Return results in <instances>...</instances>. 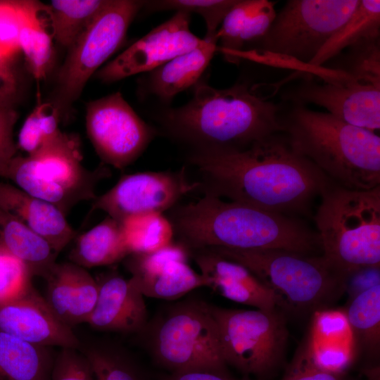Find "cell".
I'll list each match as a JSON object with an SVG mask.
<instances>
[{
  "mask_svg": "<svg viewBox=\"0 0 380 380\" xmlns=\"http://www.w3.org/2000/svg\"><path fill=\"white\" fill-rule=\"evenodd\" d=\"M167 217L178 242L189 252L280 249L312 255L322 250L318 234L298 220L211 195L178 203Z\"/></svg>",
  "mask_w": 380,
  "mask_h": 380,
  "instance_id": "cell-2",
  "label": "cell"
},
{
  "mask_svg": "<svg viewBox=\"0 0 380 380\" xmlns=\"http://www.w3.org/2000/svg\"><path fill=\"white\" fill-rule=\"evenodd\" d=\"M56 353L0 331V380H50Z\"/></svg>",
  "mask_w": 380,
  "mask_h": 380,
  "instance_id": "cell-25",
  "label": "cell"
},
{
  "mask_svg": "<svg viewBox=\"0 0 380 380\" xmlns=\"http://www.w3.org/2000/svg\"><path fill=\"white\" fill-rule=\"evenodd\" d=\"M32 277L23 261L0 246V302L22 295L33 285Z\"/></svg>",
  "mask_w": 380,
  "mask_h": 380,
  "instance_id": "cell-36",
  "label": "cell"
},
{
  "mask_svg": "<svg viewBox=\"0 0 380 380\" xmlns=\"http://www.w3.org/2000/svg\"><path fill=\"white\" fill-rule=\"evenodd\" d=\"M46 303L70 328L87 323L95 306L99 284L87 269L72 262H56L47 275Z\"/></svg>",
  "mask_w": 380,
  "mask_h": 380,
  "instance_id": "cell-20",
  "label": "cell"
},
{
  "mask_svg": "<svg viewBox=\"0 0 380 380\" xmlns=\"http://www.w3.org/2000/svg\"><path fill=\"white\" fill-rule=\"evenodd\" d=\"M86 128L102 163L120 170L135 161L156 134L120 92L87 104Z\"/></svg>",
  "mask_w": 380,
  "mask_h": 380,
  "instance_id": "cell-12",
  "label": "cell"
},
{
  "mask_svg": "<svg viewBox=\"0 0 380 380\" xmlns=\"http://www.w3.org/2000/svg\"><path fill=\"white\" fill-rule=\"evenodd\" d=\"M345 312L358 350L376 358L380 346V284L351 298Z\"/></svg>",
  "mask_w": 380,
  "mask_h": 380,
  "instance_id": "cell-31",
  "label": "cell"
},
{
  "mask_svg": "<svg viewBox=\"0 0 380 380\" xmlns=\"http://www.w3.org/2000/svg\"><path fill=\"white\" fill-rule=\"evenodd\" d=\"M161 380H253L249 376L235 379L229 372L208 369H193L170 372Z\"/></svg>",
  "mask_w": 380,
  "mask_h": 380,
  "instance_id": "cell-42",
  "label": "cell"
},
{
  "mask_svg": "<svg viewBox=\"0 0 380 380\" xmlns=\"http://www.w3.org/2000/svg\"><path fill=\"white\" fill-rule=\"evenodd\" d=\"M108 0H53L46 6L52 37L68 49Z\"/></svg>",
  "mask_w": 380,
  "mask_h": 380,
  "instance_id": "cell-30",
  "label": "cell"
},
{
  "mask_svg": "<svg viewBox=\"0 0 380 380\" xmlns=\"http://www.w3.org/2000/svg\"><path fill=\"white\" fill-rule=\"evenodd\" d=\"M198 187V182L190 180L185 167L176 171L125 175L113 187L96 196L91 212L104 211L119 222L136 215L163 213Z\"/></svg>",
  "mask_w": 380,
  "mask_h": 380,
  "instance_id": "cell-13",
  "label": "cell"
},
{
  "mask_svg": "<svg viewBox=\"0 0 380 380\" xmlns=\"http://www.w3.org/2000/svg\"><path fill=\"white\" fill-rule=\"evenodd\" d=\"M248 269L272 291L277 308L298 315L330 308L346 291L348 277L322 256L286 250L205 249Z\"/></svg>",
  "mask_w": 380,
  "mask_h": 380,
  "instance_id": "cell-5",
  "label": "cell"
},
{
  "mask_svg": "<svg viewBox=\"0 0 380 380\" xmlns=\"http://www.w3.org/2000/svg\"><path fill=\"white\" fill-rule=\"evenodd\" d=\"M0 209L44 238L58 254L76 233L55 205L0 181Z\"/></svg>",
  "mask_w": 380,
  "mask_h": 380,
  "instance_id": "cell-22",
  "label": "cell"
},
{
  "mask_svg": "<svg viewBox=\"0 0 380 380\" xmlns=\"http://www.w3.org/2000/svg\"><path fill=\"white\" fill-rule=\"evenodd\" d=\"M96 280L97 300L87 324L100 331H143L147 325V310L144 296L134 280L115 272Z\"/></svg>",
  "mask_w": 380,
  "mask_h": 380,
  "instance_id": "cell-18",
  "label": "cell"
},
{
  "mask_svg": "<svg viewBox=\"0 0 380 380\" xmlns=\"http://www.w3.org/2000/svg\"><path fill=\"white\" fill-rule=\"evenodd\" d=\"M87 358L94 380H146L136 363L122 353L101 346L80 349Z\"/></svg>",
  "mask_w": 380,
  "mask_h": 380,
  "instance_id": "cell-33",
  "label": "cell"
},
{
  "mask_svg": "<svg viewBox=\"0 0 380 380\" xmlns=\"http://www.w3.org/2000/svg\"><path fill=\"white\" fill-rule=\"evenodd\" d=\"M23 20L21 0H0V49L16 55Z\"/></svg>",
  "mask_w": 380,
  "mask_h": 380,
  "instance_id": "cell-38",
  "label": "cell"
},
{
  "mask_svg": "<svg viewBox=\"0 0 380 380\" xmlns=\"http://www.w3.org/2000/svg\"><path fill=\"white\" fill-rule=\"evenodd\" d=\"M322 256L348 277L379 268L380 186L353 190L331 184L315 216Z\"/></svg>",
  "mask_w": 380,
  "mask_h": 380,
  "instance_id": "cell-6",
  "label": "cell"
},
{
  "mask_svg": "<svg viewBox=\"0 0 380 380\" xmlns=\"http://www.w3.org/2000/svg\"><path fill=\"white\" fill-rule=\"evenodd\" d=\"M150 347L155 361L170 372L193 369L228 372L210 305L200 300L169 308L152 329Z\"/></svg>",
  "mask_w": 380,
  "mask_h": 380,
  "instance_id": "cell-7",
  "label": "cell"
},
{
  "mask_svg": "<svg viewBox=\"0 0 380 380\" xmlns=\"http://www.w3.org/2000/svg\"><path fill=\"white\" fill-rule=\"evenodd\" d=\"M281 110L246 83L218 89L198 82L191 101L167 110L163 122L170 134L191 145L193 152L244 149L283 132Z\"/></svg>",
  "mask_w": 380,
  "mask_h": 380,
  "instance_id": "cell-3",
  "label": "cell"
},
{
  "mask_svg": "<svg viewBox=\"0 0 380 380\" xmlns=\"http://www.w3.org/2000/svg\"><path fill=\"white\" fill-rule=\"evenodd\" d=\"M284 134L244 149L192 152L187 160L198 175L197 191L284 215L305 212L331 182Z\"/></svg>",
  "mask_w": 380,
  "mask_h": 380,
  "instance_id": "cell-1",
  "label": "cell"
},
{
  "mask_svg": "<svg viewBox=\"0 0 380 380\" xmlns=\"http://www.w3.org/2000/svg\"><path fill=\"white\" fill-rule=\"evenodd\" d=\"M15 56L0 49V103L13 106L19 87L13 65Z\"/></svg>",
  "mask_w": 380,
  "mask_h": 380,
  "instance_id": "cell-41",
  "label": "cell"
},
{
  "mask_svg": "<svg viewBox=\"0 0 380 380\" xmlns=\"http://www.w3.org/2000/svg\"><path fill=\"white\" fill-rule=\"evenodd\" d=\"M189 251L180 243L149 253L129 255L126 261L144 296L175 300L198 287H208L206 278L188 264Z\"/></svg>",
  "mask_w": 380,
  "mask_h": 380,
  "instance_id": "cell-16",
  "label": "cell"
},
{
  "mask_svg": "<svg viewBox=\"0 0 380 380\" xmlns=\"http://www.w3.org/2000/svg\"><path fill=\"white\" fill-rule=\"evenodd\" d=\"M379 31L380 1L360 0L348 20L326 42L310 64L323 66L346 48H355L379 41Z\"/></svg>",
  "mask_w": 380,
  "mask_h": 380,
  "instance_id": "cell-28",
  "label": "cell"
},
{
  "mask_svg": "<svg viewBox=\"0 0 380 380\" xmlns=\"http://www.w3.org/2000/svg\"><path fill=\"white\" fill-rule=\"evenodd\" d=\"M18 118L13 105L0 103V169L16 156L13 129Z\"/></svg>",
  "mask_w": 380,
  "mask_h": 380,
  "instance_id": "cell-40",
  "label": "cell"
},
{
  "mask_svg": "<svg viewBox=\"0 0 380 380\" xmlns=\"http://www.w3.org/2000/svg\"><path fill=\"white\" fill-rule=\"evenodd\" d=\"M0 246L23 261L33 277L44 278L56 262L58 253L44 238L1 209Z\"/></svg>",
  "mask_w": 380,
  "mask_h": 380,
  "instance_id": "cell-26",
  "label": "cell"
},
{
  "mask_svg": "<svg viewBox=\"0 0 380 380\" xmlns=\"http://www.w3.org/2000/svg\"><path fill=\"white\" fill-rule=\"evenodd\" d=\"M217 46L216 37L203 39L196 48L176 56L154 70L149 89L162 100H170L178 93L195 86L212 60Z\"/></svg>",
  "mask_w": 380,
  "mask_h": 380,
  "instance_id": "cell-24",
  "label": "cell"
},
{
  "mask_svg": "<svg viewBox=\"0 0 380 380\" xmlns=\"http://www.w3.org/2000/svg\"><path fill=\"white\" fill-rule=\"evenodd\" d=\"M365 372L369 380H379V366L370 367L369 368L365 369Z\"/></svg>",
  "mask_w": 380,
  "mask_h": 380,
  "instance_id": "cell-43",
  "label": "cell"
},
{
  "mask_svg": "<svg viewBox=\"0 0 380 380\" xmlns=\"http://www.w3.org/2000/svg\"><path fill=\"white\" fill-rule=\"evenodd\" d=\"M23 20L19 34L20 51L37 80L46 75L53 56L52 35L47 31L40 12L45 9L39 2L21 0Z\"/></svg>",
  "mask_w": 380,
  "mask_h": 380,
  "instance_id": "cell-29",
  "label": "cell"
},
{
  "mask_svg": "<svg viewBox=\"0 0 380 380\" xmlns=\"http://www.w3.org/2000/svg\"><path fill=\"white\" fill-rule=\"evenodd\" d=\"M50 380H94L91 365L80 349L61 348Z\"/></svg>",
  "mask_w": 380,
  "mask_h": 380,
  "instance_id": "cell-37",
  "label": "cell"
},
{
  "mask_svg": "<svg viewBox=\"0 0 380 380\" xmlns=\"http://www.w3.org/2000/svg\"><path fill=\"white\" fill-rule=\"evenodd\" d=\"M59 113L52 103L37 105L25 119L18 134V148L32 155L61 132Z\"/></svg>",
  "mask_w": 380,
  "mask_h": 380,
  "instance_id": "cell-34",
  "label": "cell"
},
{
  "mask_svg": "<svg viewBox=\"0 0 380 380\" xmlns=\"http://www.w3.org/2000/svg\"><path fill=\"white\" fill-rule=\"evenodd\" d=\"M282 96L291 103L322 107L353 126L375 133L380 129V77L349 72L342 79L321 83L304 79Z\"/></svg>",
  "mask_w": 380,
  "mask_h": 380,
  "instance_id": "cell-14",
  "label": "cell"
},
{
  "mask_svg": "<svg viewBox=\"0 0 380 380\" xmlns=\"http://www.w3.org/2000/svg\"><path fill=\"white\" fill-rule=\"evenodd\" d=\"M27 157L33 174L32 196L55 205L65 215L78 203L94 201L97 184L111 176L103 163L93 170L84 167L79 137L61 131Z\"/></svg>",
  "mask_w": 380,
  "mask_h": 380,
  "instance_id": "cell-11",
  "label": "cell"
},
{
  "mask_svg": "<svg viewBox=\"0 0 380 380\" xmlns=\"http://www.w3.org/2000/svg\"><path fill=\"white\" fill-rule=\"evenodd\" d=\"M129 255L120 223L107 216L77 239L69 258L87 269L113 265Z\"/></svg>",
  "mask_w": 380,
  "mask_h": 380,
  "instance_id": "cell-27",
  "label": "cell"
},
{
  "mask_svg": "<svg viewBox=\"0 0 380 380\" xmlns=\"http://www.w3.org/2000/svg\"><path fill=\"white\" fill-rule=\"evenodd\" d=\"M281 123L291 148L329 181L353 190L380 186V137L329 113L291 103Z\"/></svg>",
  "mask_w": 380,
  "mask_h": 380,
  "instance_id": "cell-4",
  "label": "cell"
},
{
  "mask_svg": "<svg viewBox=\"0 0 380 380\" xmlns=\"http://www.w3.org/2000/svg\"><path fill=\"white\" fill-rule=\"evenodd\" d=\"M236 0H160L145 1L151 11H170L199 14L206 25V39L215 38L223 19Z\"/></svg>",
  "mask_w": 380,
  "mask_h": 380,
  "instance_id": "cell-35",
  "label": "cell"
},
{
  "mask_svg": "<svg viewBox=\"0 0 380 380\" xmlns=\"http://www.w3.org/2000/svg\"><path fill=\"white\" fill-rule=\"evenodd\" d=\"M227 364L246 376L265 378L281 363L289 331L278 308L228 309L210 305Z\"/></svg>",
  "mask_w": 380,
  "mask_h": 380,
  "instance_id": "cell-8",
  "label": "cell"
},
{
  "mask_svg": "<svg viewBox=\"0 0 380 380\" xmlns=\"http://www.w3.org/2000/svg\"><path fill=\"white\" fill-rule=\"evenodd\" d=\"M190 14L177 11L96 72L103 82H113L153 71L203 42L190 28Z\"/></svg>",
  "mask_w": 380,
  "mask_h": 380,
  "instance_id": "cell-15",
  "label": "cell"
},
{
  "mask_svg": "<svg viewBox=\"0 0 380 380\" xmlns=\"http://www.w3.org/2000/svg\"><path fill=\"white\" fill-rule=\"evenodd\" d=\"M0 331L41 346L80 349L82 346L33 285L17 298L0 302Z\"/></svg>",
  "mask_w": 380,
  "mask_h": 380,
  "instance_id": "cell-17",
  "label": "cell"
},
{
  "mask_svg": "<svg viewBox=\"0 0 380 380\" xmlns=\"http://www.w3.org/2000/svg\"><path fill=\"white\" fill-rule=\"evenodd\" d=\"M343 376L331 374L317 368L309 358L303 342L298 348L281 380H345Z\"/></svg>",
  "mask_w": 380,
  "mask_h": 380,
  "instance_id": "cell-39",
  "label": "cell"
},
{
  "mask_svg": "<svg viewBox=\"0 0 380 380\" xmlns=\"http://www.w3.org/2000/svg\"><path fill=\"white\" fill-rule=\"evenodd\" d=\"M304 343L317 368L338 376L354 365L359 351L345 310L331 308L312 314Z\"/></svg>",
  "mask_w": 380,
  "mask_h": 380,
  "instance_id": "cell-19",
  "label": "cell"
},
{
  "mask_svg": "<svg viewBox=\"0 0 380 380\" xmlns=\"http://www.w3.org/2000/svg\"><path fill=\"white\" fill-rule=\"evenodd\" d=\"M268 0H236L223 19L215 37L218 51H246L267 32L277 12Z\"/></svg>",
  "mask_w": 380,
  "mask_h": 380,
  "instance_id": "cell-23",
  "label": "cell"
},
{
  "mask_svg": "<svg viewBox=\"0 0 380 380\" xmlns=\"http://www.w3.org/2000/svg\"><path fill=\"white\" fill-rule=\"evenodd\" d=\"M144 1L108 0L73 44L61 68L52 103L65 112L98 68L118 49Z\"/></svg>",
  "mask_w": 380,
  "mask_h": 380,
  "instance_id": "cell-9",
  "label": "cell"
},
{
  "mask_svg": "<svg viewBox=\"0 0 380 380\" xmlns=\"http://www.w3.org/2000/svg\"><path fill=\"white\" fill-rule=\"evenodd\" d=\"M360 0H289L251 49L309 63L348 20Z\"/></svg>",
  "mask_w": 380,
  "mask_h": 380,
  "instance_id": "cell-10",
  "label": "cell"
},
{
  "mask_svg": "<svg viewBox=\"0 0 380 380\" xmlns=\"http://www.w3.org/2000/svg\"><path fill=\"white\" fill-rule=\"evenodd\" d=\"M120 223L130 255L152 253L173 242L172 226L163 213L136 215Z\"/></svg>",
  "mask_w": 380,
  "mask_h": 380,
  "instance_id": "cell-32",
  "label": "cell"
},
{
  "mask_svg": "<svg viewBox=\"0 0 380 380\" xmlns=\"http://www.w3.org/2000/svg\"><path fill=\"white\" fill-rule=\"evenodd\" d=\"M211 288L220 296L256 309L277 308L274 294L243 265L217 253L201 250L190 252Z\"/></svg>",
  "mask_w": 380,
  "mask_h": 380,
  "instance_id": "cell-21",
  "label": "cell"
}]
</instances>
